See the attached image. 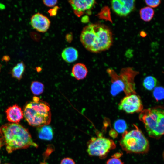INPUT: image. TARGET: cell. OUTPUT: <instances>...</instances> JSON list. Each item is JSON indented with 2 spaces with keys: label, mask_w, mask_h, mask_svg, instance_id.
Returning <instances> with one entry per match:
<instances>
[{
  "label": "cell",
  "mask_w": 164,
  "mask_h": 164,
  "mask_svg": "<svg viewBox=\"0 0 164 164\" xmlns=\"http://www.w3.org/2000/svg\"><path fill=\"white\" fill-rule=\"evenodd\" d=\"M38 146L28 130L21 125L11 123L0 126V149L5 147L8 153L19 149Z\"/></svg>",
  "instance_id": "obj_1"
},
{
  "label": "cell",
  "mask_w": 164,
  "mask_h": 164,
  "mask_svg": "<svg viewBox=\"0 0 164 164\" xmlns=\"http://www.w3.org/2000/svg\"><path fill=\"white\" fill-rule=\"evenodd\" d=\"M80 40L84 47L93 53L107 50L112 45L111 32L106 26L91 24L84 27L81 33Z\"/></svg>",
  "instance_id": "obj_2"
},
{
  "label": "cell",
  "mask_w": 164,
  "mask_h": 164,
  "mask_svg": "<svg viewBox=\"0 0 164 164\" xmlns=\"http://www.w3.org/2000/svg\"><path fill=\"white\" fill-rule=\"evenodd\" d=\"M24 117L30 126L39 127L50 122L51 114L50 106L46 101L36 96L27 103L23 108Z\"/></svg>",
  "instance_id": "obj_3"
},
{
  "label": "cell",
  "mask_w": 164,
  "mask_h": 164,
  "mask_svg": "<svg viewBox=\"0 0 164 164\" xmlns=\"http://www.w3.org/2000/svg\"><path fill=\"white\" fill-rule=\"evenodd\" d=\"M107 72L111 78L110 93L112 96H116L122 91L126 96L136 94L134 80L139 73L138 71L127 67L122 68L119 74L111 68H108Z\"/></svg>",
  "instance_id": "obj_4"
},
{
  "label": "cell",
  "mask_w": 164,
  "mask_h": 164,
  "mask_svg": "<svg viewBox=\"0 0 164 164\" xmlns=\"http://www.w3.org/2000/svg\"><path fill=\"white\" fill-rule=\"evenodd\" d=\"M139 118L150 137L158 139L164 135V107L158 106L143 110Z\"/></svg>",
  "instance_id": "obj_5"
},
{
  "label": "cell",
  "mask_w": 164,
  "mask_h": 164,
  "mask_svg": "<svg viewBox=\"0 0 164 164\" xmlns=\"http://www.w3.org/2000/svg\"><path fill=\"white\" fill-rule=\"evenodd\" d=\"M135 128L126 131L119 141L122 149L128 153L144 154L149 149L148 141L142 132L136 126Z\"/></svg>",
  "instance_id": "obj_6"
},
{
  "label": "cell",
  "mask_w": 164,
  "mask_h": 164,
  "mask_svg": "<svg viewBox=\"0 0 164 164\" xmlns=\"http://www.w3.org/2000/svg\"><path fill=\"white\" fill-rule=\"evenodd\" d=\"M87 151L90 156H95L103 159L105 158L110 151L114 149L116 145L114 141L100 135L92 137L87 144Z\"/></svg>",
  "instance_id": "obj_7"
},
{
  "label": "cell",
  "mask_w": 164,
  "mask_h": 164,
  "mask_svg": "<svg viewBox=\"0 0 164 164\" xmlns=\"http://www.w3.org/2000/svg\"><path fill=\"white\" fill-rule=\"evenodd\" d=\"M143 108L140 97L136 94L126 96L118 104L119 110L128 114L141 112L143 110Z\"/></svg>",
  "instance_id": "obj_8"
},
{
  "label": "cell",
  "mask_w": 164,
  "mask_h": 164,
  "mask_svg": "<svg viewBox=\"0 0 164 164\" xmlns=\"http://www.w3.org/2000/svg\"><path fill=\"white\" fill-rule=\"evenodd\" d=\"M135 2L133 0H113L111 1L112 8L117 15L126 16L133 10Z\"/></svg>",
  "instance_id": "obj_9"
},
{
  "label": "cell",
  "mask_w": 164,
  "mask_h": 164,
  "mask_svg": "<svg viewBox=\"0 0 164 164\" xmlns=\"http://www.w3.org/2000/svg\"><path fill=\"white\" fill-rule=\"evenodd\" d=\"M68 2L74 14L78 17L86 12H90L96 3L94 0H73L69 1Z\"/></svg>",
  "instance_id": "obj_10"
},
{
  "label": "cell",
  "mask_w": 164,
  "mask_h": 164,
  "mask_svg": "<svg viewBox=\"0 0 164 164\" xmlns=\"http://www.w3.org/2000/svg\"><path fill=\"white\" fill-rule=\"evenodd\" d=\"M30 22L32 27L37 31L45 32L49 29L50 21L46 16L42 14L37 13L31 18Z\"/></svg>",
  "instance_id": "obj_11"
},
{
  "label": "cell",
  "mask_w": 164,
  "mask_h": 164,
  "mask_svg": "<svg viewBox=\"0 0 164 164\" xmlns=\"http://www.w3.org/2000/svg\"><path fill=\"white\" fill-rule=\"evenodd\" d=\"M5 112L7 119L12 123H18L24 117L23 111L17 104L9 107Z\"/></svg>",
  "instance_id": "obj_12"
},
{
  "label": "cell",
  "mask_w": 164,
  "mask_h": 164,
  "mask_svg": "<svg viewBox=\"0 0 164 164\" xmlns=\"http://www.w3.org/2000/svg\"><path fill=\"white\" fill-rule=\"evenodd\" d=\"M88 70L86 65L82 63H78L73 67L71 75L77 80H82L87 75Z\"/></svg>",
  "instance_id": "obj_13"
},
{
  "label": "cell",
  "mask_w": 164,
  "mask_h": 164,
  "mask_svg": "<svg viewBox=\"0 0 164 164\" xmlns=\"http://www.w3.org/2000/svg\"><path fill=\"white\" fill-rule=\"evenodd\" d=\"M63 59L68 63H71L76 61L78 58V53L75 48L69 47L65 48L61 53Z\"/></svg>",
  "instance_id": "obj_14"
},
{
  "label": "cell",
  "mask_w": 164,
  "mask_h": 164,
  "mask_svg": "<svg viewBox=\"0 0 164 164\" xmlns=\"http://www.w3.org/2000/svg\"><path fill=\"white\" fill-rule=\"evenodd\" d=\"M37 132L39 138L41 139L50 141L53 138V129L48 125L38 127Z\"/></svg>",
  "instance_id": "obj_15"
},
{
  "label": "cell",
  "mask_w": 164,
  "mask_h": 164,
  "mask_svg": "<svg viewBox=\"0 0 164 164\" xmlns=\"http://www.w3.org/2000/svg\"><path fill=\"white\" fill-rule=\"evenodd\" d=\"M25 68V64L22 61H21L13 68L11 73L13 77L18 80H20L22 77Z\"/></svg>",
  "instance_id": "obj_16"
},
{
  "label": "cell",
  "mask_w": 164,
  "mask_h": 164,
  "mask_svg": "<svg viewBox=\"0 0 164 164\" xmlns=\"http://www.w3.org/2000/svg\"><path fill=\"white\" fill-rule=\"evenodd\" d=\"M139 13L141 19L145 22H148L153 17L154 11L152 8L147 6L142 8Z\"/></svg>",
  "instance_id": "obj_17"
},
{
  "label": "cell",
  "mask_w": 164,
  "mask_h": 164,
  "mask_svg": "<svg viewBox=\"0 0 164 164\" xmlns=\"http://www.w3.org/2000/svg\"><path fill=\"white\" fill-rule=\"evenodd\" d=\"M157 80L154 77L149 76L146 77L144 80L143 85L147 90L150 91L154 89L157 84Z\"/></svg>",
  "instance_id": "obj_18"
},
{
  "label": "cell",
  "mask_w": 164,
  "mask_h": 164,
  "mask_svg": "<svg viewBox=\"0 0 164 164\" xmlns=\"http://www.w3.org/2000/svg\"><path fill=\"white\" fill-rule=\"evenodd\" d=\"M30 89L32 93L35 95H38L42 94L44 91V86L41 82L37 81L32 82Z\"/></svg>",
  "instance_id": "obj_19"
},
{
  "label": "cell",
  "mask_w": 164,
  "mask_h": 164,
  "mask_svg": "<svg viewBox=\"0 0 164 164\" xmlns=\"http://www.w3.org/2000/svg\"><path fill=\"white\" fill-rule=\"evenodd\" d=\"M114 126L116 131L120 133H123L125 132L127 127L125 121L121 119H118L115 121Z\"/></svg>",
  "instance_id": "obj_20"
},
{
  "label": "cell",
  "mask_w": 164,
  "mask_h": 164,
  "mask_svg": "<svg viewBox=\"0 0 164 164\" xmlns=\"http://www.w3.org/2000/svg\"><path fill=\"white\" fill-rule=\"evenodd\" d=\"M98 16L100 19L112 22L110 10L107 6L104 7L102 9L98 14Z\"/></svg>",
  "instance_id": "obj_21"
},
{
  "label": "cell",
  "mask_w": 164,
  "mask_h": 164,
  "mask_svg": "<svg viewBox=\"0 0 164 164\" xmlns=\"http://www.w3.org/2000/svg\"><path fill=\"white\" fill-rule=\"evenodd\" d=\"M153 95L158 101L164 99V88L162 87H155L153 91Z\"/></svg>",
  "instance_id": "obj_22"
},
{
  "label": "cell",
  "mask_w": 164,
  "mask_h": 164,
  "mask_svg": "<svg viewBox=\"0 0 164 164\" xmlns=\"http://www.w3.org/2000/svg\"><path fill=\"white\" fill-rule=\"evenodd\" d=\"M145 2L148 6L152 8L158 7L161 3L160 0H145Z\"/></svg>",
  "instance_id": "obj_23"
},
{
  "label": "cell",
  "mask_w": 164,
  "mask_h": 164,
  "mask_svg": "<svg viewBox=\"0 0 164 164\" xmlns=\"http://www.w3.org/2000/svg\"><path fill=\"white\" fill-rule=\"evenodd\" d=\"M106 164H124V163L119 158L112 156L108 160Z\"/></svg>",
  "instance_id": "obj_24"
},
{
  "label": "cell",
  "mask_w": 164,
  "mask_h": 164,
  "mask_svg": "<svg viewBox=\"0 0 164 164\" xmlns=\"http://www.w3.org/2000/svg\"><path fill=\"white\" fill-rule=\"evenodd\" d=\"M43 4L46 6L49 7L54 6L58 3L57 0H43Z\"/></svg>",
  "instance_id": "obj_25"
},
{
  "label": "cell",
  "mask_w": 164,
  "mask_h": 164,
  "mask_svg": "<svg viewBox=\"0 0 164 164\" xmlns=\"http://www.w3.org/2000/svg\"><path fill=\"white\" fill-rule=\"evenodd\" d=\"M60 164H75V163L72 159L69 157H67L62 160Z\"/></svg>",
  "instance_id": "obj_26"
},
{
  "label": "cell",
  "mask_w": 164,
  "mask_h": 164,
  "mask_svg": "<svg viewBox=\"0 0 164 164\" xmlns=\"http://www.w3.org/2000/svg\"><path fill=\"white\" fill-rule=\"evenodd\" d=\"M59 8L58 6H55L53 8L50 9L48 11V12L50 16H54L56 15L57 10Z\"/></svg>",
  "instance_id": "obj_27"
},
{
  "label": "cell",
  "mask_w": 164,
  "mask_h": 164,
  "mask_svg": "<svg viewBox=\"0 0 164 164\" xmlns=\"http://www.w3.org/2000/svg\"><path fill=\"white\" fill-rule=\"evenodd\" d=\"M73 38V35L71 33L67 34L66 36V39L67 41L68 42H70Z\"/></svg>",
  "instance_id": "obj_28"
},
{
  "label": "cell",
  "mask_w": 164,
  "mask_h": 164,
  "mask_svg": "<svg viewBox=\"0 0 164 164\" xmlns=\"http://www.w3.org/2000/svg\"><path fill=\"white\" fill-rule=\"evenodd\" d=\"M110 135L112 137L115 138L117 136V133L114 129H112L110 131Z\"/></svg>",
  "instance_id": "obj_29"
},
{
  "label": "cell",
  "mask_w": 164,
  "mask_h": 164,
  "mask_svg": "<svg viewBox=\"0 0 164 164\" xmlns=\"http://www.w3.org/2000/svg\"><path fill=\"white\" fill-rule=\"evenodd\" d=\"M89 20L88 17L87 16L83 17L81 19V21L83 22L86 23Z\"/></svg>",
  "instance_id": "obj_30"
},
{
  "label": "cell",
  "mask_w": 164,
  "mask_h": 164,
  "mask_svg": "<svg viewBox=\"0 0 164 164\" xmlns=\"http://www.w3.org/2000/svg\"><path fill=\"white\" fill-rule=\"evenodd\" d=\"M122 155L121 153H117L114 154L112 157L119 158Z\"/></svg>",
  "instance_id": "obj_31"
},
{
  "label": "cell",
  "mask_w": 164,
  "mask_h": 164,
  "mask_svg": "<svg viewBox=\"0 0 164 164\" xmlns=\"http://www.w3.org/2000/svg\"><path fill=\"white\" fill-rule=\"evenodd\" d=\"M9 164V163H5V164Z\"/></svg>",
  "instance_id": "obj_32"
},
{
  "label": "cell",
  "mask_w": 164,
  "mask_h": 164,
  "mask_svg": "<svg viewBox=\"0 0 164 164\" xmlns=\"http://www.w3.org/2000/svg\"><path fill=\"white\" fill-rule=\"evenodd\" d=\"M0 163H1V160H0Z\"/></svg>",
  "instance_id": "obj_33"
}]
</instances>
